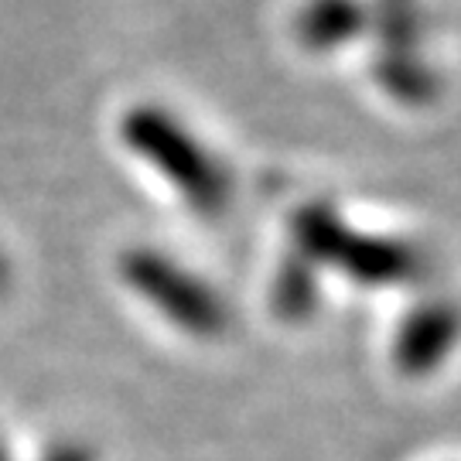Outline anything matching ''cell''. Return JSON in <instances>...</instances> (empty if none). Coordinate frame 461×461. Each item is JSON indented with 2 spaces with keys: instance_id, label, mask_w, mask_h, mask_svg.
I'll use <instances>...</instances> for the list:
<instances>
[{
  "instance_id": "cell-3",
  "label": "cell",
  "mask_w": 461,
  "mask_h": 461,
  "mask_svg": "<svg viewBox=\"0 0 461 461\" xmlns=\"http://www.w3.org/2000/svg\"><path fill=\"white\" fill-rule=\"evenodd\" d=\"M120 277L140 301L195 339H219L230 329V308L209 280L150 247H133L120 257Z\"/></svg>"
},
{
  "instance_id": "cell-5",
  "label": "cell",
  "mask_w": 461,
  "mask_h": 461,
  "mask_svg": "<svg viewBox=\"0 0 461 461\" xmlns=\"http://www.w3.org/2000/svg\"><path fill=\"white\" fill-rule=\"evenodd\" d=\"M294 28L308 51H339L369 28V7L366 0H308Z\"/></svg>"
},
{
  "instance_id": "cell-4",
  "label": "cell",
  "mask_w": 461,
  "mask_h": 461,
  "mask_svg": "<svg viewBox=\"0 0 461 461\" xmlns=\"http://www.w3.org/2000/svg\"><path fill=\"white\" fill-rule=\"evenodd\" d=\"M461 318L451 304H424L396 331L393 359L407 376H428L455 348Z\"/></svg>"
},
{
  "instance_id": "cell-2",
  "label": "cell",
  "mask_w": 461,
  "mask_h": 461,
  "mask_svg": "<svg viewBox=\"0 0 461 461\" xmlns=\"http://www.w3.org/2000/svg\"><path fill=\"white\" fill-rule=\"evenodd\" d=\"M291 236H294V249H301L321 270L325 267L342 270L348 280L363 287L411 284L424 270V260L413 247L400 240L356 232L329 202L301 205L291 219Z\"/></svg>"
},
{
  "instance_id": "cell-6",
  "label": "cell",
  "mask_w": 461,
  "mask_h": 461,
  "mask_svg": "<svg viewBox=\"0 0 461 461\" xmlns=\"http://www.w3.org/2000/svg\"><path fill=\"white\" fill-rule=\"evenodd\" d=\"M270 301H274L277 318L284 321H291V325L308 321L321 301V267L308 260L301 249H291L274 274Z\"/></svg>"
},
{
  "instance_id": "cell-7",
  "label": "cell",
  "mask_w": 461,
  "mask_h": 461,
  "mask_svg": "<svg viewBox=\"0 0 461 461\" xmlns=\"http://www.w3.org/2000/svg\"><path fill=\"white\" fill-rule=\"evenodd\" d=\"M369 21H376L379 55H417V7L413 0H376L369 7Z\"/></svg>"
},
{
  "instance_id": "cell-8",
  "label": "cell",
  "mask_w": 461,
  "mask_h": 461,
  "mask_svg": "<svg viewBox=\"0 0 461 461\" xmlns=\"http://www.w3.org/2000/svg\"><path fill=\"white\" fill-rule=\"evenodd\" d=\"M45 461H96V455L83 441H62V445H55L45 455Z\"/></svg>"
},
{
  "instance_id": "cell-9",
  "label": "cell",
  "mask_w": 461,
  "mask_h": 461,
  "mask_svg": "<svg viewBox=\"0 0 461 461\" xmlns=\"http://www.w3.org/2000/svg\"><path fill=\"white\" fill-rule=\"evenodd\" d=\"M11 287V264H7V257L0 253V294Z\"/></svg>"
},
{
  "instance_id": "cell-1",
  "label": "cell",
  "mask_w": 461,
  "mask_h": 461,
  "mask_svg": "<svg viewBox=\"0 0 461 461\" xmlns=\"http://www.w3.org/2000/svg\"><path fill=\"white\" fill-rule=\"evenodd\" d=\"M120 137L131 154L165 178L192 212L215 219L230 209L232 175L222 158L212 154L165 106L140 103L120 120Z\"/></svg>"
},
{
  "instance_id": "cell-10",
  "label": "cell",
  "mask_w": 461,
  "mask_h": 461,
  "mask_svg": "<svg viewBox=\"0 0 461 461\" xmlns=\"http://www.w3.org/2000/svg\"><path fill=\"white\" fill-rule=\"evenodd\" d=\"M0 461H11L7 458V447H4V438H0Z\"/></svg>"
}]
</instances>
